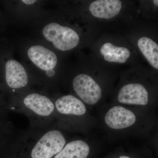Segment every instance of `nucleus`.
Returning a JSON list of instances; mask_svg holds the SVG:
<instances>
[{"label":"nucleus","instance_id":"obj_1","mask_svg":"<svg viewBox=\"0 0 158 158\" xmlns=\"http://www.w3.org/2000/svg\"><path fill=\"white\" fill-rule=\"evenodd\" d=\"M9 111L27 116L32 127H42L55 124L56 111L53 100L44 94L25 91L11 97L8 102Z\"/></svg>","mask_w":158,"mask_h":158},{"label":"nucleus","instance_id":"obj_2","mask_svg":"<svg viewBox=\"0 0 158 158\" xmlns=\"http://www.w3.org/2000/svg\"><path fill=\"white\" fill-rule=\"evenodd\" d=\"M42 34L44 39L58 50L65 52L77 47L80 42L78 34L73 29L50 23L43 28Z\"/></svg>","mask_w":158,"mask_h":158},{"label":"nucleus","instance_id":"obj_3","mask_svg":"<svg viewBox=\"0 0 158 158\" xmlns=\"http://www.w3.org/2000/svg\"><path fill=\"white\" fill-rule=\"evenodd\" d=\"M5 83L13 97L28 90L31 79L23 66L15 59H11L6 62L5 66Z\"/></svg>","mask_w":158,"mask_h":158},{"label":"nucleus","instance_id":"obj_4","mask_svg":"<svg viewBox=\"0 0 158 158\" xmlns=\"http://www.w3.org/2000/svg\"><path fill=\"white\" fill-rule=\"evenodd\" d=\"M27 56L30 61L37 68L45 73L44 85H51V80L55 76L58 58L53 51L41 45H32L28 49Z\"/></svg>","mask_w":158,"mask_h":158},{"label":"nucleus","instance_id":"obj_5","mask_svg":"<svg viewBox=\"0 0 158 158\" xmlns=\"http://www.w3.org/2000/svg\"><path fill=\"white\" fill-rule=\"evenodd\" d=\"M73 87L77 96L87 104H95L101 98V88L88 75L80 74L75 77Z\"/></svg>","mask_w":158,"mask_h":158},{"label":"nucleus","instance_id":"obj_6","mask_svg":"<svg viewBox=\"0 0 158 158\" xmlns=\"http://www.w3.org/2000/svg\"><path fill=\"white\" fill-rule=\"evenodd\" d=\"M53 102L56 118L61 116L79 117L85 115L87 111L83 102L71 94L59 97Z\"/></svg>","mask_w":158,"mask_h":158},{"label":"nucleus","instance_id":"obj_7","mask_svg":"<svg viewBox=\"0 0 158 158\" xmlns=\"http://www.w3.org/2000/svg\"><path fill=\"white\" fill-rule=\"evenodd\" d=\"M105 121L111 128L121 129L132 126L135 123L136 117L131 110L121 106H116L108 111Z\"/></svg>","mask_w":158,"mask_h":158},{"label":"nucleus","instance_id":"obj_8","mask_svg":"<svg viewBox=\"0 0 158 158\" xmlns=\"http://www.w3.org/2000/svg\"><path fill=\"white\" fill-rule=\"evenodd\" d=\"M118 99L122 103L145 106L148 103V94L141 84H129L120 89Z\"/></svg>","mask_w":158,"mask_h":158},{"label":"nucleus","instance_id":"obj_9","mask_svg":"<svg viewBox=\"0 0 158 158\" xmlns=\"http://www.w3.org/2000/svg\"><path fill=\"white\" fill-rule=\"evenodd\" d=\"M121 8L119 0H98L90 4L89 10L94 17L109 19L118 15Z\"/></svg>","mask_w":158,"mask_h":158},{"label":"nucleus","instance_id":"obj_10","mask_svg":"<svg viewBox=\"0 0 158 158\" xmlns=\"http://www.w3.org/2000/svg\"><path fill=\"white\" fill-rule=\"evenodd\" d=\"M90 148L85 141L75 140L66 143L62 150L53 158H87Z\"/></svg>","mask_w":158,"mask_h":158},{"label":"nucleus","instance_id":"obj_11","mask_svg":"<svg viewBox=\"0 0 158 158\" xmlns=\"http://www.w3.org/2000/svg\"><path fill=\"white\" fill-rule=\"evenodd\" d=\"M100 53L106 61L119 63H125L131 56V52L127 48L116 47L110 43L102 45Z\"/></svg>","mask_w":158,"mask_h":158},{"label":"nucleus","instance_id":"obj_12","mask_svg":"<svg viewBox=\"0 0 158 158\" xmlns=\"http://www.w3.org/2000/svg\"><path fill=\"white\" fill-rule=\"evenodd\" d=\"M139 49L150 65L158 69V45L150 38L142 37L138 40Z\"/></svg>","mask_w":158,"mask_h":158},{"label":"nucleus","instance_id":"obj_13","mask_svg":"<svg viewBox=\"0 0 158 158\" xmlns=\"http://www.w3.org/2000/svg\"><path fill=\"white\" fill-rule=\"evenodd\" d=\"M8 111V103L0 101V127L6 124L8 121L6 120V115Z\"/></svg>","mask_w":158,"mask_h":158},{"label":"nucleus","instance_id":"obj_14","mask_svg":"<svg viewBox=\"0 0 158 158\" xmlns=\"http://www.w3.org/2000/svg\"><path fill=\"white\" fill-rule=\"evenodd\" d=\"M22 2L24 3L26 5H31L36 3L37 1H34V0H23V1H22Z\"/></svg>","mask_w":158,"mask_h":158},{"label":"nucleus","instance_id":"obj_15","mask_svg":"<svg viewBox=\"0 0 158 158\" xmlns=\"http://www.w3.org/2000/svg\"><path fill=\"white\" fill-rule=\"evenodd\" d=\"M153 3L155 5V6H158V1L157 0H154Z\"/></svg>","mask_w":158,"mask_h":158},{"label":"nucleus","instance_id":"obj_16","mask_svg":"<svg viewBox=\"0 0 158 158\" xmlns=\"http://www.w3.org/2000/svg\"><path fill=\"white\" fill-rule=\"evenodd\" d=\"M118 158H130L129 157L126 156H121L119 157Z\"/></svg>","mask_w":158,"mask_h":158}]
</instances>
